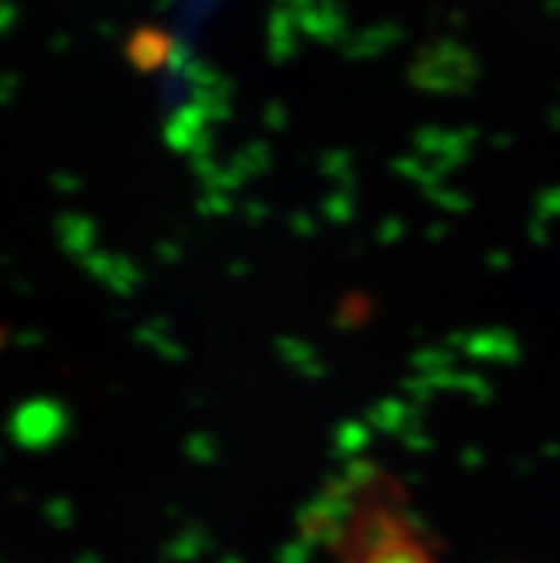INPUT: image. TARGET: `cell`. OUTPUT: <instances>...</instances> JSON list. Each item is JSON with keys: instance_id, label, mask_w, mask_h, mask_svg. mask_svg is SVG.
<instances>
[]
</instances>
